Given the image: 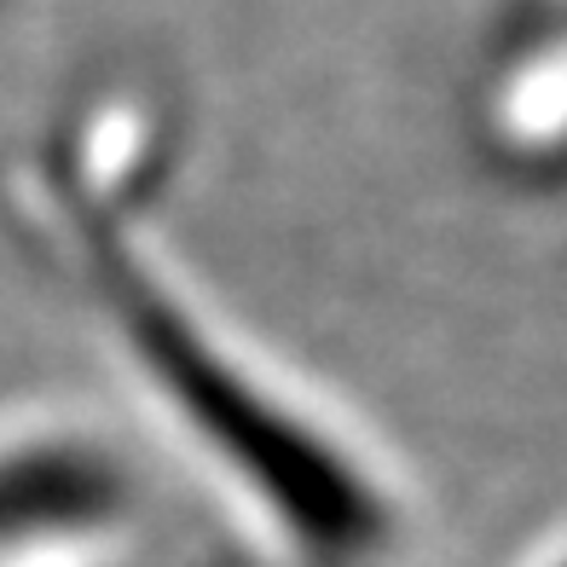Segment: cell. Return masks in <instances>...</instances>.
I'll return each mask as SVG.
<instances>
[{
    "mask_svg": "<svg viewBox=\"0 0 567 567\" xmlns=\"http://www.w3.org/2000/svg\"><path fill=\"white\" fill-rule=\"evenodd\" d=\"M12 203L18 226L70 272L93 319L111 324L122 365L231 486L267 509V522L313 550H365L389 538L394 498L371 475V457L179 290L151 244L127 238L116 203L64 186L41 157L12 174Z\"/></svg>",
    "mask_w": 567,
    "mask_h": 567,
    "instance_id": "obj_1",
    "label": "cell"
}]
</instances>
